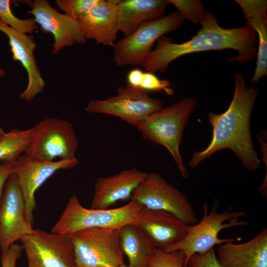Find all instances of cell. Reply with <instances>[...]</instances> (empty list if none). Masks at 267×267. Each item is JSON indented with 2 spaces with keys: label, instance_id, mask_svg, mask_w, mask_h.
I'll return each mask as SVG.
<instances>
[{
  "label": "cell",
  "instance_id": "1",
  "mask_svg": "<svg viewBox=\"0 0 267 267\" xmlns=\"http://www.w3.org/2000/svg\"><path fill=\"white\" fill-rule=\"evenodd\" d=\"M243 74H234L235 89L232 100L223 113L209 112V123L213 136L209 145L201 151H195L189 162L194 168L216 152L223 149L232 150L247 170L255 171L261 162L255 149L250 131V118L254 103L259 94L257 88L246 86Z\"/></svg>",
  "mask_w": 267,
  "mask_h": 267
},
{
  "label": "cell",
  "instance_id": "2",
  "mask_svg": "<svg viewBox=\"0 0 267 267\" xmlns=\"http://www.w3.org/2000/svg\"><path fill=\"white\" fill-rule=\"evenodd\" d=\"M200 25L202 28L194 36L181 44L174 43L170 38L161 37L142 66L147 72H164L172 61L184 55L226 49L235 50L238 53L236 57L226 59V61L246 63L256 56L257 35L251 27L245 25L223 28L219 24L217 17L208 11Z\"/></svg>",
  "mask_w": 267,
  "mask_h": 267
},
{
  "label": "cell",
  "instance_id": "3",
  "mask_svg": "<svg viewBox=\"0 0 267 267\" xmlns=\"http://www.w3.org/2000/svg\"><path fill=\"white\" fill-rule=\"evenodd\" d=\"M151 210L131 200L119 208L107 209H87L72 196L59 219L52 228V233L70 234L89 228L102 227L120 229L128 224H138L150 218Z\"/></svg>",
  "mask_w": 267,
  "mask_h": 267
},
{
  "label": "cell",
  "instance_id": "4",
  "mask_svg": "<svg viewBox=\"0 0 267 267\" xmlns=\"http://www.w3.org/2000/svg\"><path fill=\"white\" fill-rule=\"evenodd\" d=\"M197 103L194 97H183L153 113L136 127L144 139L168 150L183 178L188 177V172L183 165L179 146L186 123Z\"/></svg>",
  "mask_w": 267,
  "mask_h": 267
},
{
  "label": "cell",
  "instance_id": "5",
  "mask_svg": "<svg viewBox=\"0 0 267 267\" xmlns=\"http://www.w3.org/2000/svg\"><path fill=\"white\" fill-rule=\"evenodd\" d=\"M204 215L201 220L196 224L188 225L187 233L184 238L177 243L162 249L165 252L182 251L185 256V267L189 259L193 254H203L217 245H222L229 242H234L238 239L221 238L219 234L225 228L248 224L247 221L240 219L246 217L241 211H231L229 208L219 213L217 208L220 204L215 200L208 213V205H203Z\"/></svg>",
  "mask_w": 267,
  "mask_h": 267
},
{
  "label": "cell",
  "instance_id": "6",
  "mask_svg": "<svg viewBox=\"0 0 267 267\" xmlns=\"http://www.w3.org/2000/svg\"><path fill=\"white\" fill-rule=\"evenodd\" d=\"M120 229L89 227L71 234L76 267H119L124 264Z\"/></svg>",
  "mask_w": 267,
  "mask_h": 267
},
{
  "label": "cell",
  "instance_id": "7",
  "mask_svg": "<svg viewBox=\"0 0 267 267\" xmlns=\"http://www.w3.org/2000/svg\"><path fill=\"white\" fill-rule=\"evenodd\" d=\"M184 21L178 11L143 23L131 34L115 43L113 60L118 67L142 64L155 42L167 33L179 28Z\"/></svg>",
  "mask_w": 267,
  "mask_h": 267
},
{
  "label": "cell",
  "instance_id": "8",
  "mask_svg": "<svg viewBox=\"0 0 267 267\" xmlns=\"http://www.w3.org/2000/svg\"><path fill=\"white\" fill-rule=\"evenodd\" d=\"M32 128L33 138L26 155L49 162L56 158L66 161L77 159L75 152L78 140L75 130L69 122L48 117Z\"/></svg>",
  "mask_w": 267,
  "mask_h": 267
},
{
  "label": "cell",
  "instance_id": "9",
  "mask_svg": "<svg viewBox=\"0 0 267 267\" xmlns=\"http://www.w3.org/2000/svg\"><path fill=\"white\" fill-rule=\"evenodd\" d=\"M131 200L145 208L176 215L187 225L197 220L187 196L168 183L159 173H150L134 191Z\"/></svg>",
  "mask_w": 267,
  "mask_h": 267
},
{
  "label": "cell",
  "instance_id": "10",
  "mask_svg": "<svg viewBox=\"0 0 267 267\" xmlns=\"http://www.w3.org/2000/svg\"><path fill=\"white\" fill-rule=\"evenodd\" d=\"M163 108L159 99L146 91L128 85L119 88L116 95L105 100L89 101L87 112L109 114L117 117L135 128L148 117Z\"/></svg>",
  "mask_w": 267,
  "mask_h": 267
},
{
  "label": "cell",
  "instance_id": "11",
  "mask_svg": "<svg viewBox=\"0 0 267 267\" xmlns=\"http://www.w3.org/2000/svg\"><path fill=\"white\" fill-rule=\"evenodd\" d=\"M19 241L28 267H76L74 248L69 234L38 229Z\"/></svg>",
  "mask_w": 267,
  "mask_h": 267
},
{
  "label": "cell",
  "instance_id": "12",
  "mask_svg": "<svg viewBox=\"0 0 267 267\" xmlns=\"http://www.w3.org/2000/svg\"><path fill=\"white\" fill-rule=\"evenodd\" d=\"M33 224L28 218L24 199L14 172L5 182L0 202L1 253L23 236L32 233L34 230Z\"/></svg>",
  "mask_w": 267,
  "mask_h": 267
},
{
  "label": "cell",
  "instance_id": "13",
  "mask_svg": "<svg viewBox=\"0 0 267 267\" xmlns=\"http://www.w3.org/2000/svg\"><path fill=\"white\" fill-rule=\"evenodd\" d=\"M29 3L31 9L27 13L33 15L41 31L53 37V54L66 47L85 44L87 40L78 19L59 12L47 0H35Z\"/></svg>",
  "mask_w": 267,
  "mask_h": 267
},
{
  "label": "cell",
  "instance_id": "14",
  "mask_svg": "<svg viewBox=\"0 0 267 267\" xmlns=\"http://www.w3.org/2000/svg\"><path fill=\"white\" fill-rule=\"evenodd\" d=\"M79 163L75 160L46 161L23 154L14 163V173L22 191L28 218L34 223L33 212L36 204V190L55 172L61 169H72Z\"/></svg>",
  "mask_w": 267,
  "mask_h": 267
},
{
  "label": "cell",
  "instance_id": "15",
  "mask_svg": "<svg viewBox=\"0 0 267 267\" xmlns=\"http://www.w3.org/2000/svg\"><path fill=\"white\" fill-rule=\"evenodd\" d=\"M0 31L8 37L13 60L20 62L27 72L28 85L19 97L30 102L44 90L45 85L34 55L36 44L32 37L17 32L0 20Z\"/></svg>",
  "mask_w": 267,
  "mask_h": 267
},
{
  "label": "cell",
  "instance_id": "16",
  "mask_svg": "<svg viewBox=\"0 0 267 267\" xmlns=\"http://www.w3.org/2000/svg\"><path fill=\"white\" fill-rule=\"evenodd\" d=\"M147 173L135 168L97 179L91 208L107 209L119 201H130L134 191L146 178Z\"/></svg>",
  "mask_w": 267,
  "mask_h": 267
},
{
  "label": "cell",
  "instance_id": "17",
  "mask_svg": "<svg viewBox=\"0 0 267 267\" xmlns=\"http://www.w3.org/2000/svg\"><path fill=\"white\" fill-rule=\"evenodd\" d=\"M117 5L112 0H100L78 18L86 40H94L97 44L114 45L119 31Z\"/></svg>",
  "mask_w": 267,
  "mask_h": 267
},
{
  "label": "cell",
  "instance_id": "18",
  "mask_svg": "<svg viewBox=\"0 0 267 267\" xmlns=\"http://www.w3.org/2000/svg\"><path fill=\"white\" fill-rule=\"evenodd\" d=\"M217 257L223 267H267V228L248 242L221 245Z\"/></svg>",
  "mask_w": 267,
  "mask_h": 267
},
{
  "label": "cell",
  "instance_id": "19",
  "mask_svg": "<svg viewBox=\"0 0 267 267\" xmlns=\"http://www.w3.org/2000/svg\"><path fill=\"white\" fill-rule=\"evenodd\" d=\"M137 225L158 249H164L183 239L189 225L172 213L153 210L147 222Z\"/></svg>",
  "mask_w": 267,
  "mask_h": 267
},
{
  "label": "cell",
  "instance_id": "20",
  "mask_svg": "<svg viewBox=\"0 0 267 267\" xmlns=\"http://www.w3.org/2000/svg\"><path fill=\"white\" fill-rule=\"evenodd\" d=\"M169 4L167 0H121L117 5L118 28L124 37L141 24L164 16Z\"/></svg>",
  "mask_w": 267,
  "mask_h": 267
},
{
  "label": "cell",
  "instance_id": "21",
  "mask_svg": "<svg viewBox=\"0 0 267 267\" xmlns=\"http://www.w3.org/2000/svg\"><path fill=\"white\" fill-rule=\"evenodd\" d=\"M246 20L258 36L257 59L254 75L250 82L257 83L267 74V1L266 0H236Z\"/></svg>",
  "mask_w": 267,
  "mask_h": 267
},
{
  "label": "cell",
  "instance_id": "22",
  "mask_svg": "<svg viewBox=\"0 0 267 267\" xmlns=\"http://www.w3.org/2000/svg\"><path fill=\"white\" fill-rule=\"evenodd\" d=\"M119 241L123 253L129 261L128 267H148L156 248L136 224H128L120 229Z\"/></svg>",
  "mask_w": 267,
  "mask_h": 267
},
{
  "label": "cell",
  "instance_id": "23",
  "mask_svg": "<svg viewBox=\"0 0 267 267\" xmlns=\"http://www.w3.org/2000/svg\"><path fill=\"white\" fill-rule=\"evenodd\" d=\"M33 134V128L4 133L0 137V161L14 163L21 153H26L30 148Z\"/></svg>",
  "mask_w": 267,
  "mask_h": 267
},
{
  "label": "cell",
  "instance_id": "24",
  "mask_svg": "<svg viewBox=\"0 0 267 267\" xmlns=\"http://www.w3.org/2000/svg\"><path fill=\"white\" fill-rule=\"evenodd\" d=\"M0 20L24 34H32L38 29L34 18L22 19L17 17L12 12L9 0H0Z\"/></svg>",
  "mask_w": 267,
  "mask_h": 267
},
{
  "label": "cell",
  "instance_id": "25",
  "mask_svg": "<svg viewBox=\"0 0 267 267\" xmlns=\"http://www.w3.org/2000/svg\"><path fill=\"white\" fill-rule=\"evenodd\" d=\"M169 3L173 4L183 18L194 24H201L204 20L207 10L202 1L199 0H169Z\"/></svg>",
  "mask_w": 267,
  "mask_h": 267
},
{
  "label": "cell",
  "instance_id": "26",
  "mask_svg": "<svg viewBox=\"0 0 267 267\" xmlns=\"http://www.w3.org/2000/svg\"><path fill=\"white\" fill-rule=\"evenodd\" d=\"M148 267H185V256L181 250L168 252L158 249Z\"/></svg>",
  "mask_w": 267,
  "mask_h": 267
},
{
  "label": "cell",
  "instance_id": "27",
  "mask_svg": "<svg viewBox=\"0 0 267 267\" xmlns=\"http://www.w3.org/2000/svg\"><path fill=\"white\" fill-rule=\"evenodd\" d=\"M137 89L148 91L164 92L168 95L174 94L169 81L160 79L153 73L143 72Z\"/></svg>",
  "mask_w": 267,
  "mask_h": 267
},
{
  "label": "cell",
  "instance_id": "28",
  "mask_svg": "<svg viewBox=\"0 0 267 267\" xmlns=\"http://www.w3.org/2000/svg\"><path fill=\"white\" fill-rule=\"evenodd\" d=\"M100 0H56L58 7L64 12L78 19L96 4Z\"/></svg>",
  "mask_w": 267,
  "mask_h": 267
},
{
  "label": "cell",
  "instance_id": "29",
  "mask_svg": "<svg viewBox=\"0 0 267 267\" xmlns=\"http://www.w3.org/2000/svg\"><path fill=\"white\" fill-rule=\"evenodd\" d=\"M187 267H223V266L219 262L213 248L203 254H193L189 259Z\"/></svg>",
  "mask_w": 267,
  "mask_h": 267
},
{
  "label": "cell",
  "instance_id": "30",
  "mask_svg": "<svg viewBox=\"0 0 267 267\" xmlns=\"http://www.w3.org/2000/svg\"><path fill=\"white\" fill-rule=\"evenodd\" d=\"M23 248L22 245L13 244L1 256V267H16L17 260L21 257Z\"/></svg>",
  "mask_w": 267,
  "mask_h": 267
},
{
  "label": "cell",
  "instance_id": "31",
  "mask_svg": "<svg viewBox=\"0 0 267 267\" xmlns=\"http://www.w3.org/2000/svg\"><path fill=\"white\" fill-rule=\"evenodd\" d=\"M14 171V163H3L0 165V202L5 182Z\"/></svg>",
  "mask_w": 267,
  "mask_h": 267
},
{
  "label": "cell",
  "instance_id": "32",
  "mask_svg": "<svg viewBox=\"0 0 267 267\" xmlns=\"http://www.w3.org/2000/svg\"><path fill=\"white\" fill-rule=\"evenodd\" d=\"M143 72L138 68H134L130 70L127 77L128 85L137 89Z\"/></svg>",
  "mask_w": 267,
  "mask_h": 267
},
{
  "label": "cell",
  "instance_id": "33",
  "mask_svg": "<svg viewBox=\"0 0 267 267\" xmlns=\"http://www.w3.org/2000/svg\"><path fill=\"white\" fill-rule=\"evenodd\" d=\"M4 75H5L4 71L0 67V78L3 77Z\"/></svg>",
  "mask_w": 267,
  "mask_h": 267
},
{
  "label": "cell",
  "instance_id": "34",
  "mask_svg": "<svg viewBox=\"0 0 267 267\" xmlns=\"http://www.w3.org/2000/svg\"><path fill=\"white\" fill-rule=\"evenodd\" d=\"M4 133L3 130L0 127V137Z\"/></svg>",
  "mask_w": 267,
  "mask_h": 267
},
{
  "label": "cell",
  "instance_id": "35",
  "mask_svg": "<svg viewBox=\"0 0 267 267\" xmlns=\"http://www.w3.org/2000/svg\"><path fill=\"white\" fill-rule=\"evenodd\" d=\"M119 267H128V266L125 265V264H124L122 265L121 266H120Z\"/></svg>",
  "mask_w": 267,
  "mask_h": 267
}]
</instances>
